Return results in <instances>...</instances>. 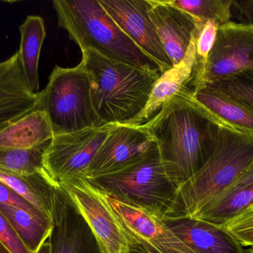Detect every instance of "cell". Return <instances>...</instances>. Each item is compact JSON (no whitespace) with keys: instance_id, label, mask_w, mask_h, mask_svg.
<instances>
[{"instance_id":"1","label":"cell","mask_w":253,"mask_h":253,"mask_svg":"<svg viewBox=\"0 0 253 253\" xmlns=\"http://www.w3.org/2000/svg\"><path fill=\"white\" fill-rule=\"evenodd\" d=\"M187 88L144 123L157 145L165 170L177 188L193 178L216 147L221 125Z\"/></svg>"},{"instance_id":"2","label":"cell","mask_w":253,"mask_h":253,"mask_svg":"<svg viewBox=\"0 0 253 253\" xmlns=\"http://www.w3.org/2000/svg\"><path fill=\"white\" fill-rule=\"evenodd\" d=\"M82 55L92 102L102 125L132 121L147 105L162 73L109 59L93 49L82 51Z\"/></svg>"},{"instance_id":"3","label":"cell","mask_w":253,"mask_h":253,"mask_svg":"<svg viewBox=\"0 0 253 253\" xmlns=\"http://www.w3.org/2000/svg\"><path fill=\"white\" fill-rule=\"evenodd\" d=\"M53 6L58 25L81 51L93 49L109 59L161 72L158 64L119 27L99 0H54Z\"/></svg>"},{"instance_id":"4","label":"cell","mask_w":253,"mask_h":253,"mask_svg":"<svg viewBox=\"0 0 253 253\" xmlns=\"http://www.w3.org/2000/svg\"><path fill=\"white\" fill-rule=\"evenodd\" d=\"M253 166V137L221 126L216 147L204 167L178 187L166 216L190 217Z\"/></svg>"},{"instance_id":"5","label":"cell","mask_w":253,"mask_h":253,"mask_svg":"<svg viewBox=\"0 0 253 253\" xmlns=\"http://www.w3.org/2000/svg\"><path fill=\"white\" fill-rule=\"evenodd\" d=\"M85 179L92 187L120 202L163 217L178 190L167 174L156 143L148 152L130 164Z\"/></svg>"},{"instance_id":"6","label":"cell","mask_w":253,"mask_h":253,"mask_svg":"<svg viewBox=\"0 0 253 253\" xmlns=\"http://www.w3.org/2000/svg\"><path fill=\"white\" fill-rule=\"evenodd\" d=\"M38 106L47 114L53 135L103 126L92 102L88 74L81 61L77 66H56L40 92Z\"/></svg>"},{"instance_id":"7","label":"cell","mask_w":253,"mask_h":253,"mask_svg":"<svg viewBox=\"0 0 253 253\" xmlns=\"http://www.w3.org/2000/svg\"><path fill=\"white\" fill-rule=\"evenodd\" d=\"M111 126L107 124L53 135L43 154V164L50 178L58 184L86 178L89 166Z\"/></svg>"},{"instance_id":"8","label":"cell","mask_w":253,"mask_h":253,"mask_svg":"<svg viewBox=\"0 0 253 253\" xmlns=\"http://www.w3.org/2000/svg\"><path fill=\"white\" fill-rule=\"evenodd\" d=\"M248 70H253V26L230 22L218 27L206 64L192 87L194 91Z\"/></svg>"},{"instance_id":"9","label":"cell","mask_w":253,"mask_h":253,"mask_svg":"<svg viewBox=\"0 0 253 253\" xmlns=\"http://www.w3.org/2000/svg\"><path fill=\"white\" fill-rule=\"evenodd\" d=\"M91 230L100 253H129L130 242L100 192L85 178L59 184Z\"/></svg>"},{"instance_id":"10","label":"cell","mask_w":253,"mask_h":253,"mask_svg":"<svg viewBox=\"0 0 253 253\" xmlns=\"http://www.w3.org/2000/svg\"><path fill=\"white\" fill-rule=\"evenodd\" d=\"M99 192L124 228L130 245H136L147 253H196L168 227L162 215Z\"/></svg>"},{"instance_id":"11","label":"cell","mask_w":253,"mask_h":253,"mask_svg":"<svg viewBox=\"0 0 253 253\" xmlns=\"http://www.w3.org/2000/svg\"><path fill=\"white\" fill-rule=\"evenodd\" d=\"M156 142L145 124H112L87 170L86 178L118 170L148 152Z\"/></svg>"},{"instance_id":"12","label":"cell","mask_w":253,"mask_h":253,"mask_svg":"<svg viewBox=\"0 0 253 253\" xmlns=\"http://www.w3.org/2000/svg\"><path fill=\"white\" fill-rule=\"evenodd\" d=\"M120 28L160 68H172L148 14V0H99Z\"/></svg>"},{"instance_id":"13","label":"cell","mask_w":253,"mask_h":253,"mask_svg":"<svg viewBox=\"0 0 253 253\" xmlns=\"http://www.w3.org/2000/svg\"><path fill=\"white\" fill-rule=\"evenodd\" d=\"M50 253H100L88 224L60 185L53 198Z\"/></svg>"},{"instance_id":"14","label":"cell","mask_w":253,"mask_h":253,"mask_svg":"<svg viewBox=\"0 0 253 253\" xmlns=\"http://www.w3.org/2000/svg\"><path fill=\"white\" fill-rule=\"evenodd\" d=\"M148 14L165 53L178 65L185 56L196 31L191 15L175 7L169 0H148Z\"/></svg>"},{"instance_id":"15","label":"cell","mask_w":253,"mask_h":253,"mask_svg":"<svg viewBox=\"0 0 253 253\" xmlns=\"http://www.w3.org/2000/svg\"><path fill=\"white\" fill-rule=\"evenodd\" d=\"M40 100V92L27 85L19 52L0 62V132L35 109Z\"/></svg>"},{"instance_id":"16","label":"cell","mask_w":253,"mask_h":253,"mask_svg":"<svg viewBox=\"0 0 253 253\" xmlns=\"http://www.w3.org/2000/svg\"><path fill=\"white\" fill-rule=\"evenodd\" d=\"M164 221L196 253H249L225 227L191 217L164 218Z\"/></svg>"},{"instance_id":"17","label":"cell","mask_w":253,"mask_h":253,"mask_svg":"<svg viewBox=\"0 0 253 253\" xmlns=\"http://www.w3.org/2000/svg\"><path fill=\"white\" fill-rule=\"evenodd\" d=\"M196 31L185 56L178 65L161 74L149 97L143 111L129 124L142 125L155 117L164 105L187 88H192L196 67Z\"/></svg>"},{"instance_id":"18","label":"cell","mask_w":253,"mask_h":253,"mask_svg":"<svg viewBox=\"0 0 253 253\" xmlns=\"http://www.w3.org/2000/svg\"><path fill=\"white\" fill-rule=\"evenodd\" d=\"M53 138L48 117L37 105L35 109L0 132V150L46 148Z\"/></svg>"},{"instance_id":"19","label":"cell","mask_w":253,"mask_h":253,"mask_svg":"<svg viewBox=\"0 0 253 253\" xmlns=\"http://www.w3.org/2000/svg\"><path fill=\"white\" fill-rule=\"evenodd\" d=\"M194 99L219 123L253 137V111L207 87L193 91Z\"/></svg>"},{"instance_id":"20","label":"cell","mask_w":253,"mask_h":253,"mask_svg":"<svg viewBox=\"0 0 253 253\" xmlns=\"http://www.w3.org/2000/svg\"><path fill=\"white\" fill-rule=\"evenodd\" d=\"M0 181L52 220L55 190L59 184L48 174L20 175L0 167Z\"/></svg>"},{"instance_id":"21","label":"cell","mask_w":253,"mask_h":253,"mask_svg":"<svg viewBox=\"0 0 253 253\" xmlns=\"http://www.w3.org/2000/svg\"><path fill=\"white\" fill-rule=\"evenodd\" d=\"M21 40L19 55L22 72L30 90L40 93L39 62L43 42L46 37L44 19L40 16H28L19 26Z\"/></svg>"},{"instance_id":"22","label":"cell","mask_w":253,"mask_h":253,"mask_svg":"<svg viewBox=\"0 0 253 253\" xmlns=\"http://www.w3.org/2000/svg\"><path fill=\"white\" fill-rule=\"evenodd\" d=\"M253 205V185L221 193L191 218L225 227Z\"/></svg>"},{"instance_id":"23","label":"cell","mask_w":253,"mask_h":253,"mask_svg":"<svg viewBox=\"0 0 253 253\" xmlns=\"http://www.w3.org/2000/svg\"><path fill=\"white\" fill-rule=\"evenodd\" d=\"M0 211L10 221L27 249L38 253L50 238L53 221L45 216H35L23 209L0 204Z\"/></svg>"},{"instance_id":"24","label":"cell","mask_w":253,"mask_h":253,"mask_svg":"<svg viewBox=\"0 0 253 253\" xmlns=\"http://www.w3.org/2000/svg\"><path fill=\"white\" fill-rule=\"evenodd\" d=\"M191 15L196 22L213 21L218 26L231 22L233 0H169Z\"/></svg>"},{"instance_id":"25","label":"cell","mask_w":253,"mask_h":253,"mask_svg":"<svg viewBox=\"0 0 253 253\" xmlns=\"http://www.w3.org/2000/svg\"><path fill=\"white\" fill-rule=\"evenodd\" d=\"M46 148L0 150V167L20 175H46L47 172L43 164Z\"/></svg>"},{"instance_id":"26","label":"cell","mask_w":253,"mask_h":253,"mask_svg":"<svg viewBox=\"0 0 253 253\" xmlns=\"http://www.w3.org/2000/svg\"><path fill=\"white\" fill-rule=\"evenodd\" d=\"M202 87L215 91L253 111V70L242 71Z\"/></svg>"},{"instance_id":"27","label":"cell","mask_w":253,"mask_h":253,"mask_svg":"<svg viewBox=\"0 0 253 253\" xmlns=\"http://www.w3.org/2000/svg\"><path fill=\"white\" fill-rule=\"evenodd\" d=\"M218 27V24L213 21L196 22V62L193 78L203 70L206 64L215 43Z\"/></svg>"},{"instance_id":"28","label":"cell","mask_w":253,"mask_h":253,"mask_svg":"<svg viewBox=\"0 0 253 253\" xmlns=\"http://www.w3.org/2000/svg\"><path fill=\"white\" fill-rule=\"evenodd\" d=\"M244 247L253 248V206L225 226Z\"/></svg>"},{"instance_id":"29","label":"cell","mask_w":253,"mask_h":253,"mask_svg":"<svg viewBox=\"0 0 253 253\" xmlns=\"http://www.w3.org/2000/svg\"><path fill=\"white\" fill-rule=\"evenodd\" d=\"M0 242L10 253H31L27 249L10 221L0 211Z\"/></svg>"},{"instance_id":"30","label":"cell","mask_w":253,"mask_h":253,"mask_svg":"<svg viewBox=\"0 0 253 253\" xmlns=\"http://www.w3.org/2000/svg\"><path fill=\"white\" fill-rule=\"evenodd\" d=\"M0 204L11 206L16 209H23L28 213L35 216H46L42 212L34 207L28 201L22 196L12 190L8 186L0 181ZM48 218V217H47Z\"/></svg>"},{"instance_id":"31","label":"cell","mask_w":253,"mask_h":253,"mask_svg":"<svg viewBox=\"0 0 253 253\" xmlns=\"http://www.w3.org/2000/svg\"><path fill=\"white\" fill-rule=\"evenodd\" d=\"M233 6L243 15L247 24L253 26V0H233Z\"/></svg>"},{"instance_id":"32","label":"cell","mask_w":253,"mask_h":253,"mask_svg":"<svg viewBox=\"0 0 253 253\" xmlns=\"http://www.w3.org/2000/svg\"><path fill=\"white\" fill-rule=\"evenodd\" d=\"M129 253H147L136 245H130Z\"/></svg>"},{"instance_id":"33","label":"cell","mask_w":253,"mask_h":253,"mask_svg":"<svg viewBox=\"0 0 253 253\" xmlns=\"http://www.w3.org/2000/svg\"><path fill=\"white\" fill-rule=\"evenodd\" d=\"M0 253H10L8 251H7V248H5L3 246V245L1 242H0Z\"/></svg>"},{"instance_id":"34","label":"cell","mask_w":253,"mask_h":253,"mask_svg":"<svg viewBox=\"0 0 253 253\" xmlns=\"http://www.w3.org/2000/svg\"><path fill=\"white\" fill-rule=\"evenodd\" d=\"M248 253H253V248H251V249L248 250Z\"/></svg>"},{"instance_id":"35","label":"cell","mask_w":253,"mask_h":253,"mask_svg":"<svg viewBox=\"0 0 253 253\" xmlns=\"http://www.w3.org/2000/svg\"></svg>"}]
</instances>
